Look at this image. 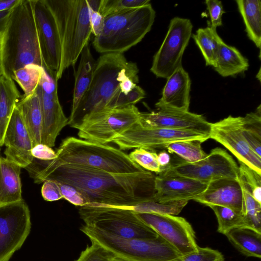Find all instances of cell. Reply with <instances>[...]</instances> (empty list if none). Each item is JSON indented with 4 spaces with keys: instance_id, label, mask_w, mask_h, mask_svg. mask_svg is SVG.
<instances>
[{
    "instance_id": "obj_1",
    "label": "cell",
    "mask_w": 261,
    "mask_h": 261,
    "mask_svg": "<svg viewBox=\"0 0 261 261\" xmlns=\"http://www.w3.org/2000/svg\"><path fill=\"white\" fill-rule=\"evenodd\" d=\"M33 173L35 183L50 180L76 187L86 196L87 205L120 207L155 200L156 175L147 170L117 174L49 161Z\"/></svg>"
},
{
    "instance_id": "obj_2",
    "label": "cell",
    "mask_w": 261,
    "mask_h": 261,
    "mask_svg": "<svg viewBox=\"0 0 261 261\" xmlns=\"http://www.w3.org/2000/svg\"><path fill=\"white\" fill-rule=\"evenodd\" d=\"M136 63L128 62L123 54L101 55L96 61L90 86L68 124L73 127L83 119L106 110L114 97L122 92L121 83L139 77Z\"/></svg>"
},
{
    "instance_id": "obj_3",
    "label": "cell",
    "mask_w": 261,
    "mask_h": 261,
    "mask_svg": "<svg viewBox=\"0 0 261 261\" xmlns=\"http://www.w3.org/2000/svg\"><path fill=\"white\" fill-rule=\"evenodd\" d=\"M2 55L4 73L29 64L45 68L34 14V0H19L12 8L3 35Z\"/></svg>"
},
{
    "instance_id": "obj_4",
    "label": "cell",
    "mask_w": 261,
    "mask_h": 261,
    "mask_svg": "<svg viewBox=\"0 0 261 261\" xmlns=\"http://www.w3.org/2000/svg\"><path fill=\"white\" fill-rule=\"evenodd\" d=\"M57 27L61 46L58 82L65 70L77 62L88 44L92 29L87 0H45Z\"/></svg>"
},
{
    "instance_id": "obj_5",
    "label": "cell",
    "mask_w": 261,
    "mask_h": 261,
    "mask_svg": "<svg viewBox=\"0 0 261 261\" xmlns=\"http://www.w3.org/2000/svg\"><path fill=\"white\" fill-rule=\"evenodd\" d=\"M155 17L151 4L103 17L100 34L93 46L102 54H123L138 44L150 31Z\"/></svg>"
},
{
    "instance_id": "obj_6",
    "label": "cell",
    "mask_w": 261,
    "mask_h": 261,
    "mask_svg": "<svg viewBox=\"0 0 261 261\" xmlns=\"http://www.w3.org/2000/svg\"><path fill=\"white\" fill-rule=\"evenodd\" d=\"M56 152L57 157L51 161L58 163L84 166L117 174L146 170L119 148L74 137L64 139Z\"/></svg>"
},
{
    "instance_id": "obj_7",
    "label": "cell",
    "mask_w": 261,
    "mask_h": 261,
    "mask_svg": "<svg viewBox=\"0 0 261 261\" xmlns=\"http://www.w3.org/2000/svg\"><path fill=\"white\" fill-rule=\"evenodd\" d=\"M80 230L91 242L131 261H169L181 255L159 236L153 239H126L86 225Z\"/></svg>"
},
{
    "instance_id": "obj_8",
    "label": "cell",
    "mask_w": 261,
    "mask_h": 261,
    "mask_svg": "<svg viewBox=\"0 0 261 261\" xmlns=\"http://www.w3.org/2000/svg\"><path fill=\"white\" fill-rule=\"evenodd\" d=\"M85 225L126 239H153L159 235L134 211L123 207L98 205L81 207Z\"/></svg>"
},
{
    "instance_id": "obj_9",
    "label": "cell",
    "mask_w": 261,
    "mask_h": 261,
    "mask_svg": "<svg viewBox=\"0 0 261 261\" xmlns=\"http://www.w3.org/2000/svg\"><path fill=\"white\" fill-rule=\"evenodd\" d=\"M140 113L135 105L106 110L85 118L73 128L81 139L107 144L138 122Z\"/></svg>"
},
{
    "instance_id": "obj_10",
    "label": "cell",
    "mask_w": 261,
    "mask_h": 261,
    "mask_svg": "<svg viewBox=\"0 0 261 261\" xmlns=\"http://www.w3.org/2000/svg\"><path fill=\"white\" fill-rule=\"evenodd\" d=\"M193 24L188 18L174 17L160 47L154 55L151 72L157 77L167 79L179 67L192 37Z\"/></svg>"
},
{
    "instance_id": "obj_11",
    "label": "cell",
    "mask_w": 261,
    "mask_h": 261,
    "mask_svg": "<svg viewBox=\"0 0 261 261\" xmlns=\"http://www.w3.org/2000/svg\"><path fill=\"white\" fill-rule=\"evenodd\" d=\"M165 174L191 178L202 182L222 178L239 179V166L226 150L215 148L203 159L194 163L185 161L170 163Z\"/></svg>"
},
{
    "instance_id": "obj_12",
    "label": "cell",
    "mask_w": 261,
    "mask_h": 261,
    "mask_svg": "<svg viewBox=\"0 0 261 261\" xmlns=\"http://www.w3.org/2000/svg\"><path fill=\"white\" fill-rule=\"evenodd\" d=\"M210 136L189 130L173 129L162 127H146L139 121L113 139L111 143L115 144L122 150L143 148L148 150L165 149L173 142L190 140L204 142Z\"/></svg>"
},
{
    "instance_id": "obj_13",
    "label": "cell",
    "mask_w": 261,
    "mask_h": 261,
    "mask_svg": "<svg viewBox=\"0 0 261 261\" xmlns=\"http://www.w3.org/2000/svg\"><path fill=\"white\" fill-rule=\"evenodd\" d=\"M31 227L30 210L24 200L0 206V261H9L21 248Z\"/></svg>"
},
{
    "instance_id": "obj_14",
    "label": "cell",
    "mask_w": 261,
    "mask_h": 261,
    "mask_svg": "<svg viewBox=\"0 0 261 261\" xmlns=\"http://www.w3.org/2000/svg\"><path fill=\"white\" fill-rule=\"evenodd\" d=\"M57 82L44 69L37 88L43 117L41 143L50 147L68 122L59 101Z\"/></svg>"
},
{
    "instance_id": "obj_15",
    "label": "cell",
    "mask_w": 261,
    "mask_h": 261,
    "mask_svg": "<svg viewBox=\"0 0 261 261\" xmlns=\"http://www.w3.org/2000/svg\"><path fill=\"white\" fill-rule=\"evenodd\" d=\"M34 14L44 69L56 80L61 46L54 16L45 0H34Z\"/></svg>"
},
{
    "instance_id": "obj_16",
    "label": "cell",
    "mask_w": 261,
    "mask_h": 261,
    "mask_svg": "<svg viewBox=\"0 0 261 261\" xmlns=\"http://www.w3.org/2000/svg\"><path fill=\"white\" fill-rule=\"evenodd\" d=\"M137 214L144 223L181 255L198 249L195 232L184 218L168 214Z\"/></svg>"
},
{
    "instance_id": "obj_17",
    "label": "cell",
    "mask_w": 261,
    "mask_h": 261,
    "mask_svg": "<svg viewBox=\"0 0 261 261\" xmlns=\"http://www.w3.org/2000/svg\"><path fill=\"white\" fill-rule=\"evenodd\" d=\"M210 138L226 148L239 161L261 174V158L252 150L244 137L242 117L230 115L211 123Z\"/></svg>"
},
{
    "instance_id": "obj_18",
    "label": "cell",
    "mask_w": 261,
    "mask_h": 261,
    "mask_svg": "<svg viewBox=\"0 0 261 261\" xmlns=\"http://www.w3.org/2000/svg\"><path fill=\"white\" fill-rule=\"evenodd\" d=\"M139 123L146 127L189 130L208 136L211 129V123L202 115L189 111L156 109L141 112Z\"/></svg>"
},
{
    "instance_id": "obj_19",
    "label": "cell",
    "mask_w": 261,
    "mask_h": 261,
    "mask_svg": "<svg viewBox=\"0 0 261 261\" xmlns=\"http://www.w3.org/2000/svg\"><path fill=\"white\" fill-rule=\"evenodd\" d=\"M3 145L6 146L4 154L9 160L21 168H27L32 163V140L16 106L5 133Z\"/></svg>"
},
{
    "instance_id": "obj_20",
    "label": "cell",
    "mask_w": 261,
    "mask_h": 261,
    "mask_svg": "<svg viewBox=\"0 0 261 261\" xmlns=\"http://www.w3.org/2000/svg\"><path fill=\"white\" fill-rule=\"evenodd\" d=\"M207 185L191 178L161 173L155 176L154 198L162 203L189 201L203 193Z\"/></svg>"
},
{
    "instance_id": "obj_21",
    "label": "cell",
    "mask_w": 261,
    "mask_h": 261,
    "mask_svg": "<svg viewBox=\"0 0 261 261\" xmlns=\"http://www.w3.org/2000/svg\"><path fill=\"white\" fill-rule=\"evenodd\" d=\"M193 200L210 206L219 205L243 213V197L239 179L222 178L209 182Z\"/></svg>"
},
{
    "instance_id": "obj_22",
    "label": "cell",
    "mask_w": 261,
    "mask_h": 261,
    "mask_svg": "<svg viewBox=\"0 0 261 261\" xmlns=\"http://www.w3.org/2000/svg\"><path fill=\"white\" fill-rule=\"evenodd\" d=\"M167 79L162 96L155 104L156 109L189 111L191 81L188 73L181 66Z\"/></svg>"
},
{
    "instance_id": "obj_23",
    "label": "cell",
    "mask_w": 261,
    "mask_h": 261,
    "mask_svg": "<svg viewBox=\"0 0 261 261\" xmlns=\"http://www.w3.org/2000/svg\"><path fill=\"white\" fill-rule=\"evenodd\" d=\"M21 167L0 157V206L21 200Z\"/></svg>"
},
{
    "instance_id": "obj_24",
    "label": "cell",
    "mask_w": 261,
    "mask_h": 261,
    "mask_svg": "<svg viewBox=\"0 0 261 261\" xmlns=\"http://www.w3.org/2000/svg\"><path fill=\"white\" fill-rule=\"evenodd\" d=\"M16 106L31 137L33 146L41 143L43 117L37 89L28 96H21Z\"/></svg>"
},
{
    "instance_id": "obj_25",
    "label": "cell",
    "mask_w": 261,
    "mask_h": 261,
    "mask_svg": "<svg viewBox=\"0 0 261 261\" xmlns=\"http://www.w3.org/2000/svg\"><path fill=\"white\" fill-rule=\"evenodd\" d=\"M95 62L87 44L81 53L80 63L75 72L72 103L69 117L74 114L90 86Z\"/></svg>"
},
{
    "instance_id": "obj_26",
    "label": "cell",
    "mask_w": 261,
    "mask_h": 261,
    "mask_svg": "<svg viewBox=\"0 0 261 261\" xmlns=\"http://www.w3.org/2000/svg\"><path fill=\"white\" fill-rule=\"evenodd\" d=\"M21 97L14 80L5 73L0 74V148L13 110Z\"/></svg>"
},
{
    "instance_id": "obj_27",
    "label": "cell",
    "mask_w": 261,
    "mask_h": 261,
    "mask_svg": "<svg viewBox=\"0 0 261 261\" xmlns=\"http://www.w3.org/2000/svg\"><path fill=\"white\" fill-rule=\"evenodd\" d=\"M248 60L234 47L222 41L219 46L215 70L222 76H233L247 70Z\"/></svg>"
},
{
    "instance_id": "obj_28",
    "label": "cell",
    "mask_w": 261,
    "mask_h": 261,
    "mask_svg": "<svg viewBox=\"0 0 261 261\" xmlns=\"http://www.w3.org/2000/svg\"><path fill=\"white\" fill-rule=\"evenodd\" d=\"M225 236L233 246L247 257H261V233L246 227H236Z\"/></svg>"
},
{
    "instance_id": "obj_29",
    "label": "cell",
    "mask_w": 261,
    "mask_h": 261,
    "mask_svg": "<svg viewBox=\"0 0 261 261\" xmlns=\"http://www.w3.org/2000/svg\"><path fill=\"white\" fill-rule=\"evenodd\" d=\"M238 10L245 25L248 38L259 48L261 46V2L237 0Z\"/></svg>"
},
{
    "instance_id": "obj_30",
    "label": "cell",
    "mask_w": 261,
    "mask_h": 261,
    "mask_svg": "<svg viewBox=\"0 0 261 261\" xmlns=\"http://www.w3.org/2000/svg\"><path fill=\"white\" fill-rule=\"evenodd\" d=\"M192 37L200 49L206 66L214 67L216 64L219 48L223 41L216 29L211 26L199 28Z\"/></svg>"
},
{
    "instance_id": "obj_31",
    "label": "cell",
    "mask_w": 261,
    "mask_h": 261,
    "mask_svg": "<svg viewBox=\"0 0 261 261\" xmlns=\"http://www.w3.org/2000/svg\"><path fill=\"white\" fill-rule=\"evenodd\" d=\"M243 134L252 150L261 158V109L242 117Z\"/></svg>"
},
{
    "instance_id": "obj_32",
    "label": "cell",
    "mask_w": 261,
    "mask_h": 261,
    "mask_svg": "<svg viewBox=\"0 0 261 261\" xmlns=\"http://www.w3.org/2000/svg\"><path fill=\"white\" fill-rule=\"evenodd\" d=\"M45 69L38 65L29 64L13 71L12 79L23 90V96L32 94L37 89Z\"/></svg>"
},
{
    "instance_id": "obj_33",
    "label": "cell",
    "mask_w": 261,
    "mask_h": 261,
    "mask_svg": "<svg viewBox=\"0 0 261 261\" xmlns=\"http://www.w3.org/2000/svg\"><path fill=\"white\" fill-rule=\"evenodd\" d=\"M200 140L177 141L169 144L165 148L169 152L175 153L189 163H194L205 158L207 154L202 149Z\"/></svg>"
},
{
    "instance_id": "obj_34",
    "label": "cell",
    "mask_w": 261,
    "mask_h": 261,
    "mask_svg": "<svg viewBox=\"0 0 261 261\" xmlns=\"http://www.w3.org/2000/svg\"><path fill=\"white\" fill-rule=\"evenodd\" d=\"M188 203L182 200L162 203L152 200L134 205L120 206L129 209L137 213H151L158 214L178 215Z\"/></svg>"
},
{
    "instance_id": "obj_35",
    "label": "cell",
    "mask_w": 261,
    "mask_h": 261,
    "mask_svg": "<svg viewBox=\"0 0 261 261\" xmlns=\"http://www.w3.org/2000/svg\"><path fill=\"white\" fill-rule=\"evenodd\" d=\"M214 212L218 223V231L225 235L236 227H245L243 213L232 208L219 205L209 206Z\"/></svg>"
},
{
    "instance_id": "obj_36",
    "label": "cell",
    "mask_w": 261,
    "mask_h": 261,
    "mask_svg": "<svg viewBox=\"0 0 261 261\" xmlns=\"http://www.w3.org/2000/svg\"><path fill=\"white\" fill-rule=\"evenodd\" d=\"M243 197L245 227L261 233V203L256 201L239 180Z\"/></svg>"
},
{
    "instance_id": "obj_37",
    "label": "cell",
    "mask_w": 261,
    "mask_h": 261,
    "mask_svg": "<svg viewBox=\"0 0 261 261\" xmlns=\"http://www.w3.org/2000/svg\"><path fill=\"white\" fill-rule=\"evenodd\" d=\"M239 179L253 198L261 203V174L239 161Z\"/></svg>"
},
{
    "instance_id": "obj_38",
    "label": "cell",
    "mask_w": 261,
    "mask_h": 261,
    "mask_svg": "<svg viewBox=\"0 0 261 261\" xmlns=\"http://www.w3.org/2000/svg\"><path fill=\"white\" fill-rule=\"evenodd\" d=\"M149 4V0H100L99 13L104 17Z\"/></svg>"
},
{
    "instance_id": "obj_39",
    "label": "cell",
    "mask_w": 261,
    "mask_h": 261,
    "mask_svg": "<svg viewBox=\"0 0 261 261\" xmlns=\"http://www.w3.org/2000/svg\"><path fill=\"white\" fill-rule=\"evenodd\" d=\"M128 156L133 161L147 171L157 174L165 171L158 163V153L152 150L136 148Z\"/></svg>"
},
{
    "instance_id": "obj_40",
    "label": "cell",
    "mask_w": 261,
    "mask_h": 261,
    "mask_svg": "<svg viewBox=\"0 0 261 261\" xmlns=\"http://www.w3.org/2000/svg\"><path fill=\"white\" fill-rule=\"evenodd\" d=\"M116 255L98 244L91 242L74 261H115Z\"/></svg>"
},
{
    "instance_id": "obj_41",
    "label": "cell",
    "mask_w": 261,
    "mask_h": 261,
    "mask_svg": "<svg viewBox=\"0 0 261 261\" xmlns=\"http://www.w3.org/2000/svg\"><path fill=\"white\" fill-rule=\"evenodd\" d=\"M145 91L139 86L136 87L127 95L122 92L117 94L109 105L107 110L135 105L145 97Z\"/></svg>"
},
{
    "instance_id": "obj_42",
    "label": "cell",
    "mask_w": 261,
    "mask_h": 261,
    "mask_svg": "<svg viewBox=\"0 0 261 261\" xmlns=\"http://www.w3.org/2000/svg\"><path fill=\"white\" fill-rule=\"evenodd\" d=\"M169 261H224V258L217 250L199 247L196 251L181 255Z\"/></svg>"
},
{
    "instance_id": "obj_43",
    "label": "cell",
    "mask_w": 261,
    "mask_h": 261,
    "mask_svg": "<svg viewBox=\"0 0 261 261\" xmlns=\"http://www.w3.org/2000/svg\"><path fill=\"white\" fill-rule=\"evenodd\" d=\"M57 184L60 188L63 198L72 204L80 207L86 206L89 204L84 194L76 187L64 182Z\"/></svg>"
},
{
    "instance_id": "obj_44",
    "label": "cell",
    "mask_w": 261,
    "mask_h": 261,
    "mask_svg": "<svg viewBox=\"0 0 261 261\" xmlns=\"http://www.w3.org/2000/svg\"><path fill=\"white\" fill-rule=\"evenodd\" d=\"M88 4L92 34L95 37L102 31L103 25V17L99 13L100 0H87Z\"/></svg>"
},
{
    "instance_id": "obj_45",
    "label": "cell",
    "mask_w": 261,
    "mask_h": 261,
    "mask_svg": "<svg viewBox=\"0 0 261 261\" xmlns=\"http://www.w3.org/2000/svg\"><path fill=\"white\" fill-rule=\"evenodd\" d=\"M205 3L210 14L211 27L216 29L222 24V16L224 11L222 2L218 0H206Z\"/></svg>"
},
{
    "instance_id": "obj_46",
    "label": "cell",
    "mask_w": 261,
    "mask_h": 261,
    "mask_svg": "<svg viewBox=\"0 0 261 261\" xmlns=\"http://www.w3.org/2000/svg\"><path fill=\"white\" fill-rule=\"evenodd\" d=\"M41 195L47 201H55L63 198L59 186L56 181L46 180L41 188Z\"/></svg>"
},
{
    "instance_id": "obj_47",
    "label": "cell",
    "mask_w": 261,
    "mask_h": 261,
    "mask_svg": "<svg viewBox=\"0 0 261 261\" xmlns=\"http://www.w3.org/2000/svg\"><path fill=\"white\" fill-rule=\"evenodd\" d=\"M31 153L34 158L42 161H51L57 157L56 152L51 147L41 143L33 146Z\"/></svg>"
},
{
    "instance_id": "obj_48",
    "label": "cell",
    "mask_w": 261,
    "mask_h": 261,
    "mask_svg": "<svg viewBox=\"0 0 261 261\" xmlns=\"http://www.w3.org/2000/svg\"><path fill=\"white\" fill-rule=\"evenodd\" d=\"M12 8L0 12V35L1 36L3 35L5 31Z\"/></svg>"
},
{
    "instance_id": "obj_49",
    "label": "cell",
    "mask_w": 261,
    "mask_h": 261,
    "mask_svg": "<svg viewBox=\"0 0 261 261\" xmlns=\"http://www.w3.org/2000/svg\"><path fill=\"white\" fill-rule=\"evenodd\" d=\"M157 160L158 163L165 171L170 165V156L169 153L165 150H163L158 154Z\"/></svg>"
},
{
    "instance_id": "obj_50",
    "label": "cell",
    "mask_w": 261,
    "mask_h": 261,
    "mask_svg": "<svg viewBox=\"0 0 261 261\" xmlns=\"http://www.w3.org/2000/svg\"><path fill=\"white\" fill-rule=\"evenodd\" d=\"M19 0H0V12L13 8Z\"/></svg>"
},
{
    "instance_id": "obj_51",
    "label": "cell",
    "mask_w": 261,
    "mask_h": 261,
    "mask_svg": "<svg viewBox=\"0 0 261 261\" xmlns=\"http://www.w3.org/2000/svg\"><path fill=\"white\" fill-rule=\"evenodd\" d=\"M3 73H4V68H3V65L2 50L1 49H0V74H2Z\"/></svg>"
},
{
    "instance_id": "obj_52",
    "label": "cell",
    "mask_w": 261,
    "mask_h": 261,
    "mask_svg": "<svg viewBox=\"0 0 261 261\" xmlns=\"http://www.w3.org/2000/svg\"><path fill=\"white\" fill-rule=\"evenodd\" d=\"M115 261H131L129 260H127L118 256H116L114 258Z\"/></svg>"
},
{
    "instance_id": "obj_53",
    "label": "cell",
    "mask_w": 261,
    "mask_h": 261,
    "mask_svg": "<svg viewBox=\"0 0 261 261\" xmlns=\"http://www.w3.org/2000/svg\"><path fill=\"white\" fill-rule=\"evenodd\" d=\"M3 36L0 35V49L2 48Z\"/></svg>"
}]
</instances>
